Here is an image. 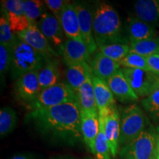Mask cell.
Returning a JSON list of instances; mask_svg holds the SVG:
<instances>
[{"label":"cell","instance_id":"24","mask_svg":"<svg viewBox=\"0 0 159 159\" xmlns=\"http://www.w3.org/2000/svg\"><path fill=\"white\" fill-rule=\"evenodd\" d=\"M38 77L41 91L58 83L60 71L56 60L47 61L38 71Z\"/></svg>","mask_w":159,"mask_h":159},{"label":"cell","instance_id":"15","mask_svg":"<svg viewBox=\"0 0 159 159\" xmlns=\"http://www.w3.org/2000/svg\"><path fill=\"white\" fill-rule=\"evenodd\" d=\"M99 130V111L81 112V134L83 140L93 154L95 141Z\"/></svg>","mask_w":159,"mask_h":159},{"label":"cell","instance_id":"2","mask_svg":"<svg viewBox=\"0 0 159 159\" xmlns=\"http://www.w3.org/2000/svg\"><path fill=\"white\" fill-rule=\"evenodd\" d=\"M93 33L97 47L114 43H125L122 22L117 11L110 4L101 2L93 13Z\"/></svg>","mask_w":159,"mask_h":159},{"label":"cell","instance_id":"14","mask_svg":"<svg viewBox=\"0 0 159 159\" xmlns=\"http://www.w3.org/2000/svg\"><path fill=\"white\" fill-rule=\"evenodd\" d=\"M75 6L78 15L81 38L91 54H93L98 48L93 33V13L84 4L75 3Z\"/></svg>","mask_w":159,"mask_h":159},{"label":"cell","instance_id":"25","mask_svg":"<svg viewBox=\"0 0 159 159\" xmlns=\"http://www.w3.org/2000/svg\"><path fill=\"white\" fill-rule=\"evenodd\" d=\"M18 116L16 111L11 107L5 106L0 110V135L2 138L11 134L16 128Z\"/></svg>","mask_w":159,"mask_h":159},{"label":"cell","instance_id":"35","mask_svg":"<svg viewBox=\"0 0 159 159\" xmlns=\"http://www.w3.org/2000/svg\"><path fill=\"white\" fill-rule=\"evenodd\" d=\"M147 61H148V65L150 71L159 75V54L148 57Z\"/></svg>","mask_w":159,"mask_h":159},{"label":"cell","instance_id":"3","mask_svg":"<svg viewBox=\"0 0 159 159\" xmlns=\"http://www.w3.org/2000/svg\"><path fill=\"white\" fill-rule=\"evenodd\" d=\"M47 61L37 51L18 37L11 48L10 70L12 78L16 80L27 73L39 71Z\"/></svg>","mask_w":159,"mask_h":159},{"label":"cell","instance_id":"40","mask_svg":"<svg viewBox=\"0 0 159 159\" xmlns=\"http://www.w3.org/2000/svg\"><path fill=\"white\" fill-rule=\"evenodd\" d=\"M158 39H159V38H158Z\"/></svg>","mask_w":159,"mask_h":159},{"label":"cell","instance_id":"23","mask_svg":"<svg viewBox=\"0 0 159 159\" xmlns=\"http://www.w3.org/2000/svg\"><path fill=\"white\" fill-rule=\"evenodd\" d=\"M136 18L150 24L159 20V0H139L134 5Z\"/></svg>","mask_w":159,"mask_h":159},{"label":"cell","instance_id":"21","mask_svg":"<svg viewBox=\"0 0 159 159\" xmlns=\"http://www.w3.org/2000/svg\"><path fill=\"white\" fill-rule=\"evenodd\" d=\"M92 77L93 75L89 77L88 80L75 93L77 96V103H78L81 112L98 111L96 99H95Z\"/></svg>","mask_w":159,"mask_h":159},{"label":"cell","instance_id":"10","mask_svg":"<svg viewBox=\"0 0 159 159\" xmlns=\"http://www.w3.org/2000/svg\"><path fill=\"white\" fill-rule=\"evenodd\" d=\"M2 14L7 19L16 34L27 30L30 25L24 11L23 0H4L1 2Z\"/></svg>","mask_w":159,"mask_h":159},{"label":"cell","instance_id":"32","mask_svg":"<svg viewBox=\"0 0 159 159\" xmlns=\"http://www.w3.org/2000/svg\"><path fill=\"white\" fill-rule=\"evenodd\" d=\"M143 108L153 119H159V88L142 100Z\"/></svg>","mask_w":159,"mask_h":159},{"label":"cell","instance_id":"16","mask_svg":"<svg viewBox=\"0 0 159 159\" xmlns=\"http://www.w3.org/2000/svg\"><path fill=\"white\" fill-rule=\"evenodd\" d=\"M107 83L114 97L120 102H134L139 99L121 69L108 79Z\"/></svg>","mask_w":159,"mask_h":159},{"label":"cell","instance_id":"27","mask_svg":"<svg viewBox=\"0 0 159 159\" xmlns=\"http://www.w3.org/2000/svg\"><path fill=\"white\" fill-rule=\"evenodd\" d=\"M98 51L113 61L119 63L130 52V45L126 43H114L98 47Z\"/></svg>","mask_w":159,"mask_h":159},{"label":"cell","instance_id":"20","mask_svg":"<svg viewBox=\"0 0 159 159\" xmlns=\"http://www.w3.org/2000/svg\"><path fill=\"white\" fill-rule=\"evenodd\" d=\"M92 81L99 112L116 105L114 95L109 88L107 81L103 80L94 75L92 77Z\"/></svg>","mask_w":159,"mask_h":159},{"label":"cell","instance_id":"26","mask_svg":"<svg viewBox=\"0 0 159 159\" xmlns=\"http://www.w3.org/2000/svg\"><path fill=\"white\" fill-rule=\"evenodd\" d=\"M130 52L148 57L159 53V39L132 41L130 43Z\"/></svg>","mask_w":159,"mask_h":159},{"label":"cell","instance_id":"12","mask_svg":"<svg viewBox=\"0 0 159 159\" xmlns=\"http://www.w3.org/2000/svg\"><path fill=\"white\" fill-rule=\"evenodd\" d=\"M38 71L27 73L15 80L14 92L19 100L30 104L41 92Z\"/></svg>","mask_w":159,"mask_h":159},{"label":"cell","instance_id":"29","mask_svg":"<svg viewBox=\"0 0 159 159\" xmlns=\"http://www.w3.org/2000/svg\"><path fill=\"white\" fill-rule=\"evenodd\" d=\"M95 159H111V152L108 140L105 136L102 122L99 118V130L94 145Z\"/></svg>","mask_w":159,"mask_h":159},{"label":"cell","instance_id":"19","mask_svg":"<svg viewBox=\"0 0 159 159\" xmlns=\"http://www.w3.org/2000/svg\"><path fill=\"white\" fill-rule=\"evenodd\" d=\"M93 75L92 70L88 62H83L67 66L66 78L67 84L76 93L89 77Z\"/></svg>","mask_w":159,"mask_h":159},{"label":"cell","instance_id":"17","mask_svg":"<svg viewBox=\"0 0 159 159\" xmlns=\"http://www.w3.org/2000/svg\"><path fill=\"white\" fill-rule=\"evenodd\" d=\"M59 21L66 39L81 40L78 15L75 3H70L65 7L61 13Z\"/></svg>","mask_w":159,"mask_h":159},{"label":"cell","instance_id":"13","mask_svg":"<svg viewBox=\"0 0 159 159\" xmlns=\"http://www.w3.org/2000/svg\"><path fill=\"white\" fill-rule=\"evenodd\" d=\"M58 53L66 66L87 62L91 55L85 43L81 40L76 39H66Z\"/></svg>","mask_w":159,"mask_h":159},{"label":"cell","instance_id":"4","mask_svg":"<svg viewBox=\"0 0 159 159\" xmlns=\"http://www.w3.org/2000/svg\"><path fill=\"white\" fill-rule=\"evenodd\" d=\"M158 134L149 125L139 136L119 150L120 159H156Z\"/></svg>","mask_w":159,"mask_h":159},{"label":"cell","instance_id":"11","mask_svg":"<svg viewBox=\"0 0 159 159\" xmlns=\"http://www.w3.org/2000/svg\"><path fill=\"white\" fill-rule=\"evenodd\" d=\"M37 27L47 38L53 48L59 52L65 42V35L59 20L51 13L46 11L37 23Z\"/></svg>","mask_w":159,"mask_h":159},{"label":"cell","instance_id":"9","mask_svg":"<svg viewBox=\"0 0 159 159\" xmlns=\"http://www.w3.org/2000/svg\"><path fill=\"white\" fill-rule=\"evenodd\" d=\"M21 41L30 46L47 61L56 60L59 53L53 48L37 25H30L25 31L17 34Z\"/></svg>","mask_w":159,"mask_h":159},{"label":"cell","instance_id":"31","mask_svg":"<svg viewBox=\"0 0 159 159\" xmlns=\"http://www.w3.org/2000/svg\"><path fill=\"white\" fill-rule=\"evenodd\" d=\"M120 66L122 68L138 69L150 71L147 57L134 52H129L122 61H121Z\"/></svg>","mask_w":159,"mask_h":159},{"label":"cell","instance_id":"30","mask_svg":"<svg viewBox=\"0 0 159 159\" xmlns=\"http://www.w3.org/2000/svg\"><path fill=\"white\" fill-rule=\"evenodd\" d=\"M18 39L17 35L12 30L11 25L3 14L0 17V44L12 48Z\"/></svg>","mask_w":159,"mask_h":159},{"label":"cell","instance_id":"39","mask_svg":"<svg viewBox=\"0 0 159 159\" xmlns=\"http://www.w3.org/2000/svg\"><path fill=\"white\" fill-rule=\"evenodd\" d=\"M158 54H159V53H158Z\"/></svg>","mask_w":159,"mask_h":159},{"label":"cell","instance_id":"5","mask_svg":"<svg viewBox=\"0 0 159 159\" xmlns=\"http://www.w3.org/2000/svg\"><path fill=\"white\" fill-rule=\"evenodd\" d=\"M150 125L148 118L136 104L125 108L120 116L119 148L136 139Z\"/></svg>","mask_w":159,"mask_h":159},{"label":"cell","instance_id":"34","mask_svg":"<svg viewBox=\"0 0 159 159\" xmlns=\"http://www.w3.org/2000/svg\"><path fill=\"white\" fill-rule=\"evenodd\" d=\"M69 3V2L66 0H45L44 1L47 8L58 20L63 9Z\"/></svg>","mask_w":159,"mask_h":159},{"label":"cell","instance_id":"36","mask_svg":"<svg viewBox=\"0 0 159 159\" xmlns=\"http://www.w3.org/2000/svg\"><path fill=\"white\" fill-rule=\"evenodd\" d=\"M9 159H35L33 155L29 153H19L16 154Z\"/></svg>","mask_w":159,"mask_h":159},{"label":"cell","instance_id":"22","mask_svg":"<svg viewBox=\"0 0 159 159\" xmlns=\"http://www.w3.org/2000/svg\"><path fill=\"white\" fill-rule=\"evenodd\" d=\"M128 30L130 42L156 39V31L153 27L136 17L128 19Z\"/></svg>","mask_w":159,"mask_h":159},{"label":"cell","instance_id":"37","mask_svg":"<svg viewBox=\"0 0 159 159\" xmlns=\"http://www.w3.org/2000/svg\"><path fill=\"white\" fill-rule=\"evenodd\" d=\"M157 134H158V144H157V158L156 159H159V127L156 128Z\"/></svg>","mask_w":159,"mask_h":159},{"label":"cell","instance_id":"6","mask_svg":"<svg viewBox=\"0 0 159 159\" xmlns=\"http://www.w3.org/2000/svg\"><path fill=\"white\" fill-rule=\"evenodd\" d=\"M71 101L77 102L75 91L67 83H58L41 91L35 100L29 104V108L30 111L46 109Z\"/></svg>","mask_w":159,"mask_h":159},{"label":"cell","instance_id":"7","mask_svg":"<svg viewBox=\"0 0 159 159\" xmlns=\"http://www.w3.org/2000/svg\"><path fill=\"white\" fill-rule=\"evenodd\" d=\"M121 69L139 97H148L159 88V75L151 71L128 68Z\"/></svg>","mask_w":159,"mask_h":159},{"label":"cell","instance_id":"33","mask_svg":"<svg viewBox=\"0 0 159 159\" xmlns=\"http://www.w3.org/2000/svg\"><path fill=\"white\" fill-rule=\"evenodd\" d=\"M11 62V48L0 44V74L1 77L5 76L10 69Z\"/></svg>","mask_w":159,"mask_h":159},{"label":"cell","instance_id":"8","mask_svg":"<svg viewBox=\"0 0 159 159\" xmlns=\"http://www.w3.org/2000/svg\"><path fill=\"white\" fill-rule=\"evenodd\" d=\"M99 116L102 122L103 129L110 147L111 156L115 158L119 152L120 137V115L116 105L99 112Z\"/></svg>","mask_w":159,"mask_h":159},{"label":"cell","instance_id":"38","mask_svg":"<svg viewBox=\"0 0 159 159\" xmlns=\"http://www.w3.org/2000/svg\"><path fill=\"white\" fill-rule=\"evenodd\" d=\"M61 159H63V158H61Z\"/></svg>","mask_w":159,"mask_h":159},{"label":"cell","instance_id":"1","mask_svg":"<svg viewBox=\"0 0 159 159\" xmlns=\"http://www.w3.org/2000/svg\"><path fill=\"white\" fill-rule=\"evenodd\" d=\"M25 119L33 123L41 135L55 142L74 145L83 139L81 111L77 101L30 111Z\"/></svg>","mask_w":159,"mask_h":159},{"label":"cell","instance_id":"18","mask_svg":"<svg viewBox=\"0 0 159 159\" xmlns=\"http://www.w3.org/2000/svg\"><path fill=\"white\" fill-rule=\"evenodd\" d=\"M92 74L99 78L107 81L120 69V63L106 57L100 52H96L89 63Z\"/></svg>","mask_w":159,"mask_h":159},{"label":"cell","instance_id":"28","mask_svg":"<svg viewBox=\"0 0 159 159\" xmlns=\"http://www.w3.org/2000/svg\"><path fill=\"white\" fill-rule=\"evenodd\" d=\"M24 11L30 25H37L45 13L44 2L39 0H23Z\"/></svg>","mask_w":159,"mask_h":159}]
</instances>
